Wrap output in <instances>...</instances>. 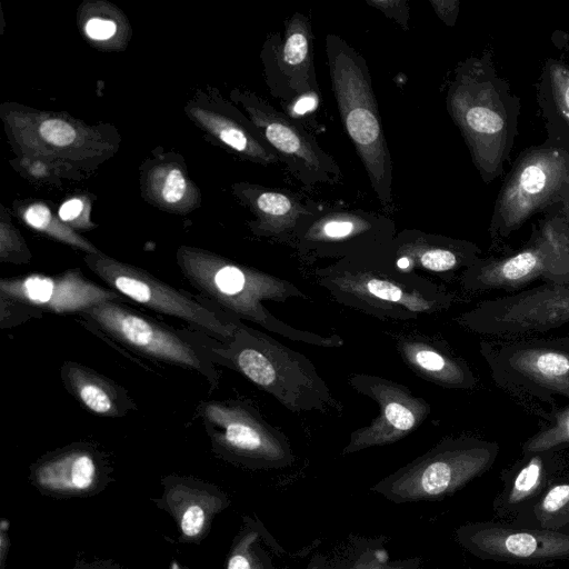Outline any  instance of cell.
<instances>
[{
  "mask_svg": "<svg viewBox=\"0 0 569 569\" xmlns=\"http://www.w3.org/2000/svg\"><path fill=\"white\" fill-rule=\"evenodd\" d=\"M187 183L179 169H172L166 176L161 187V197L169 203H176L184 196Z\"/></svg>",
  "mask_w": 569,
  "mask_h": 569,
  "instance_id": "29",
  "label": "cell"
},
{
  "mask_svg": "<svg viewBox=\"0 0 569 569\" xmlns=\"http://www.w3.org/2000/svg\"><path fill=\"white\" fill-rule=\"evenodd\" d=\"M548 174L546 170L538 164L527 166L520 173L518 180V196L527 201L533 199L542 193L548 186Z\"/></svg>",
  "mask_w": 569,
  "mask_h": 569,
  "instance_id": "23",
  "label": "cell"
},
{
  "mask_svg": "<svg viewBox=\"0 0 569 569\" xmlns=\"http://www.w3.org/2000/svg\"><path fill=\"white\" fill-rule=\"evenodd\" d=\"M170 569H189V568L181 565L180 562L173 561L170 566Z\"/></svg>",
  "mask_w": 569,
  "mask_h": 569,
  "instance_id": "39",
  "label": "cell"
},
{
  "mask_svg": "<svg viewBox=\"0 0 569 569\" xmlns=\"http://www.w3.org/2000/svg\"><path fill=\"white\" fill-rule=\"evenodd\" d=\"M179 266L197 290L231 317L251 321L267 331L297 342L322 348L343 345L342 338L336 333L322 336L295 328L264 307L263 301L308 299L306 292L287 279L196 250L181 252Z\"/></svg>",
  "mask_w": 569,
  "mask_h": 569,
  "instance_id": "2",
  "label": "cell"
},
{
  "mask_svg": "<svg viewBox=\"0 0 569 569\" xmlns=\"http://www.w3.org/2000/svg\"><path fill=\"white\" fill-rule=\"evenodd\" d=\"M385 249L316 268L315 282L336 302L382 320H413L449 306L435 282L396 268Z\"/></svg>",
  "mask_w": 569,
  "mask_h": 569,
  "instance_id": "1",
  "label": "cell"
},
{
  "mask_svg": "<svg viewBox=\"0 0 569 569\" xmlns=\"http://www.w3.org/2000/svg\"><path fill=\"white\" fill-rule=\"evenodd\" d=\"M99 332L153 360L198 371L214 387L212 358L198 343L119 301H107L80 313Z\"/></svg>",
  "mask_w": 569,
  "mask_h": 569,
  "instance_id": "7",
  "label": "cell"
},
{
  "mask_svg": "<svg viewBox=\"0 0 569 569\" xmlns=\"http://www.w3.org/2000/svg\"><path fill=\"white\" fill-rule=\"evenodd\" d=\"M459 541L475 553L509 560H545L569 555V536L512 530L495 526H466Z\"/></svg>",
  "mask_w": 569,
  "mask_h": 569,
  "instance_id": "16",
  "label": "cell"
},
{
  "mask_svg": "<svg viewBox=\"0 0 569 569\" xmlns=\"http://www.w3.org/2000/svg\"><path fill=\"white\" fill-rule=\"evenodd\" d=\"M397 232L395 221L381 213L316 206L300 219L288 246L306 261H337L380 251Z\"/></svg>",
  "mask_w": 569,
  "mask_h": 569,
  "instance_id": "6",
  "label": "cell"
},
{
  "mask_svg": "<svg viewBox=\"0 0 569 569\" xmlns=\"http://www.w3.org/2000/svg\"><path fill=\"white\" fill-rule=\"evenodd\" d=\"M569 501V485H559L553 487L546 495L542 508L548 512L560 510Z\"/></svg>",
  "mask_w": 569,
  "mask_h": 569,
  "instance_id": "33",
  "label": "cell"
},
{
  "mask_svg": "<svg viewBox=\"0 0 569 569\" xmlns=\"http://www.w3.org/2000/svg\"><path fill=\"white\" fill-rule=\"evenodd\" d=\"M325 52L343 129L377 199L382 206H389L392 202V161L367 61L336 33L326 36Z\"/></svg>",
  "mask_w": 569,
  "mask_h": 569,
  "instance_id": "4",
  "label": "cell"
},
{
  "mask_svg": "<svg viewBox=\"0 0 569 569\" xmlns=\"http://www.w3.org/2000/svg\"><path fill=\"white\" fill-rule=\"evenodd\" d=\"M266 67L270 90L284 102L319 96L313 64V34L310 19L301 12L284 22L266 43Z\"/></svg>",
  "mask_w": 569,
  "mask_h": 569,
  "instance_id": "12",
  "label": "cell"
},
{
  "mask_svg": "<svg viewBox=\"0 0 569 569\" xmlns=\"http://www.w3.org/2000/svg\"><path fill=\"white\" fill-rule=\"evenodd\" d=\"M431 6L433 7L437 14L447 23H449V19L451 18V11L455 9H451V4L453 2L448 1H435L430 0Z\"/></svg>",
  "mask_w": 569,
  "mask_h": 569,
  "instance_id": "37",
  "label": "cell"
},
{
  "mask_svg": "<svg viewBox=\"0 0 569 569\" xmlns=\"http://www.w3.org/2000/svg\"><path fill=\"white\" fill-rule=\"evenodd\" d=\"M486 461L482 450L443 440L382 478L370 491L395 503L441 499L475 477Z\"/></svg>",
  "mask_w": 569,
  "mask_h": 569,
  "instance_id": "9",
  "label": "cell"
},
{
  "mask_svg": "<svg viewBox=\"0 0 569 569\" xmlns=\"http://www.w3.org/2000/svg\"><path fill=\"white\" fill-rule=\"evenodd\" d=\"M211 353L292 412L339 415L342 410V405L307 357L241 322L232 339L213 347Z\"/></svg>",
  "mask_w": 569,
  "mask_h": 569,
  "instance_id": "3",
  "label": "cell"
},
{
  "mask_svg": "<svg viewBox=\"0 0 569 569\" xmlns=\"http://www.w3.org/2000/svg\"><path fill=\"white\" fill-rule=\"evenodd\" d=\"M61 377L68 391L93 415L120 417L133 407L122 388L91 368L66 362Z\"/></svg>",
  "mask_w": 569,
  "mask_h": 569,
  "instance_id": "18",
  "label": "cell"
},
{
  "mask_svg": "<svg viewBox=\"0 0 569 569\" xmlns=\"http://www.w3.org/2000/svg\"><path fill=\"white\" fill-rule=\"evenodd\" d=\"M9 522L6 519H2L0 526V569H4V563L7 560V555L10 547L9 539Z\"/></svg>",
  "mask_w": 569,
  "mask_h": 569,
  "instance_id": "36",
  "label": "cell"
},
{
  "mask_svg": "<svg viewBox=\"0 0 569 569\" xmlns=\"http://www.w3.org/2000/svg\"><path fill=\"white\" fill-rule=\"evenodd\" d=\"M0 295L26 307L54 313H81L102 302L126 300L120 293L87 279L79 270L58 276L2 278Z\"/></svg>",
  "mask_w": 569,
  "mask_h": 569,
  "instance_id": "13",
  "label": "cell"
},
{
  "mask_svg": "<svg viewBox=\"0 0 569 569\" xmlns=\"http://www.w3.org/2000/svg\"><path fill=\"white\" fill-rule=\"evenodd\" d=\"M568 429H569V427H568Z\"/></svg>",
  "mask_w": 569,
  "mask_h": 569,
  "instance_id": "40",
  "label": "cell"
},
{
  "mask_svg": "<svg viewBox=\"0 0 569 569\" xmlns=\"http://www.w3.org/2000/svg\"><path fill=\"white\" fill-rule=\"evenodd\" d=\"M24 219L29 226L38 230H48L52 222L51 212L43 204L30 206L24 213Z\"/></svg>",
  "mask_w": 569,
  "mask_h": 569,
  "instance_id": "31",
  "label": "cell"
},
{
  "mask_svg": "<svg viewBox=\"0 0 569 569\" xmlns=\"http://www.w3.org/2000/svg\"><path fill=\"white\" fill-rule=\"evenodd\" d=\"M39 132L48 142L63 147L73 142L76 138L74 129L60 119H49L41 123Z\"/></svg>",
  "mask_w": 569,
  "mask_h": 569,
  "instance_id": "24",
  "label": "cell"
},
{
  "mask_svg": "<svg viewBox=\"0 0 569 569\" xmlns=\"http://www.w3.org/2000/svg\"><path fill=\"white\" fill-rule=\"evenodd\" d=\"M163 492L152 501L173 518L187 542H199L208 533L214 517L224 510L229 497L217 486L192 477L167 476Z\"/></svg>",
  "mask_w": 569,
  "mask_h": 569,
  "instance_id": "15",
  "label": "cell"
},
{
  "mask_svg": "<svg viewBox=\"0 0 569 569\" xmlns=\"http://www.w3.org/2000/svg\"><path fill=\"white\" fill-rule=\"evenodd\" d=\"M395 346L403 363L420 379L442 386L458 385L463 380L462 369L457 361L427 335L399 333Z\"/></svg>",
  "mask_w": 569,
  "mask_h": 569,
  "instance_id": "19",
  "label": "cell"
},
{
  "mask_svg": "<svg viewBox=\"0 0 569 569\" xmlns=\"http://www.w3.org/2000/svg\"><path fill=\"white\" fill-rule=\"evenodd\" d=\"M540 478V463L538 460H532L526 468H523L513 482L511 492V500L518 501L530 495L537 487Z\"/></svg>",
  "mask_w": 569,
  "mask_h": 569,
  "instance_id": "25",
  "label": "cell"
},
{
  "mask_svg": "<svg viewBox=\"0 0 569 569\" xmlns=\"http://www.w3.org/2000/svg\"><path fill=\"white\" fill-rule=\"evenodd\" d=\"M271 538L260 521L244 517L232 540L226 569H276L267 549Z\"/></svg>",
  "mask_w": 569,
  "mask_h": 569,
  "instance_id": "22",
  "label": "cell"
},
{
  "mask_svg": "<svg viewBox=\"0 0 569 569\" xmlns=\"http://www.w3.org/2000/svg\"><path fill=\"white\" fill-rule=\"evenodd\" d=\"M116 30L117 26L111 20L92 18L86 24L87 34L94 40L109 39L116 33Z\"/></svg>",
  "mask_w": 569,
  "mask_h": 569,
  "instance_id": "32",
  "label": "cell"
},
{
  "mask_svg": "<svg viewBox=\"0 0 569 569\" xmlns=\"http://www.w3.org/2000/svg\"><path fill=\"white\" fill-rule=\"evenodd\" d=\"M107 462L89 446H73L49 453L32 465L30 481L54 497L93 495L107 485Z\"/></svg>",
  "mask_w": 569,
  "mask_h": 569,
  "instance_id": "14",
  "label": "cell"
},
{
  "mask_svg": "<svg viewBox=\"0 0 569 569\" xmlns=\"http://www.w3.org/2000/svg\"><path fill=\"white\" fill-rule=\"evenodd\" d=\"M536 368L540 373L546 376H562L569 371V359L559 353H543L538 357Z\"/></svg>",
  "mask_w": 569,
  "mask_h": 569,
  "instance_id": "30",
  "label": "cell"
},
{
  "mask_svg": "<svg viewBox=\"0 0 569 569\" xmlns=\"http://www.w3.org/2000/svg\"><path fill=\"white\" fill-rule=\"evenodd\" d=\"M552 90L557 107L569 123V72L562 67L552 70Z\"/></svg>",
  "mask_w": 569,
  "mask_h": 569,
  "instance_id": "27",
  "label": "cell"
},
{
  "mask_svg": "<svg viewBox=\"0 0 569 569\" xmlns=\"http://www.w3.org/2000/svg\"><path fill=\"white\" fill-rule=\"evenodd\" d=\"M86 261L111 290L159 313L179 318L220 343L229 342L238 328V318L220 316L146 270L99 253H91Z\"/></svg>",
  "mask_w": 569,
  "mask_h": 569,
  "instance_id": "8",
  "label": "cell"
},
{
  "mask_svg": "<svg viewBox=\"0 0 569 569\" xmlns=\"http://www.w3.org/2000/svg\"><path fill=\"white\" fill-rule=\"evenodd\" d=\"M537 264V257L531 252H521L507 260L501 273L509 280H518L526 277Z\"/></svg>",
  "mask_w": 569,
  "mask_h": 569,
  "instance_id": "28",
  "label": "cell"
},
{
  "mask_svg": "<svg viewBox=\"0 0 569 569\" xmlns=\"http://www.w3.org/2000/svg\"><path fill=\"white\" fill-rule=\"evenodd\" d=\"M306 569H327V559L322 553H316L310 559Z\"/></svg>",
  "mask_w": 569,
  "mask_h": 569,
  "instance_id": "38",
  "label": "cell"
},
{
  "mask_svg": "<svg viewBox=\"0 0 569 569\" xmlns=\"http://www.w3.org/2000/svg\"><path fill=\"white\" fill-rule=\"evenodd\" d=\"M327 559V569H427L420 558L392 559L382 542L350 536Z\"/></svg>",
  "mask_w": 569,
  "mask_h": 569,
  "instance_id": "21",
  "label": "cell"
},
{
  "mask_svg": "<svg viewBox=\"0 0 569 569\" xmlns=\"http://www.w3.org/2000/svg\"><path fill=\"white\" fill-rule=\"evenodd\" d=\"M247 108L253 124L279 154L289 172L303 186L335 184L341 181L342 172L336 160L299 122L260 98H251Z\"/></svg>",
  "mask_w": 569,
  "mask_h": 569,
  "instance_id": "11",
  "label": "cell"
},
{
  "mask_svg": "<svg viewBox=\"0 0 569 569\" xmlns=\"http://www.w3.org/2000/svg\"><path fill=\"white\" fill-rule=\"evenodd\" d=\"M71 569H124L111 559L78 560Z\"/></svg>",
  "mask_w": 569,
  "mask_h": 569,
  "instance_id": "35",
  "label": "cell"
},
{
  "mask_svg": "<svg viewBox=\"0 0 569 569\" xmlns=\"http://www.w3.org/2000/svg\"><path fill=\"white\" fill-rule=\"evenodd\" d=\"M199 411L214 451L223 459L254 470L292 465L295 456L288 437L266 421L252 405L208 401Z\"/></svg>",
  "mask_w": 569,
  "mask_h": 569,
  "instance_id": "5",
  "label": "cell"
},
{
  "mask_svg": "<svg viewBox=\"0 0 569 569\" xmlns=\"http://www.w3.org/2000/svg\"><path fill=\"white\" fill-rule=\"evenodd\" d=\"M83 203L80 199H70L60 207L59 217L63 221H71L81 213Z\"/></svg>",
  "mask_w": 569,
  "mask_h": 569,
  "instance_id": "34",
  "label": "cell"
},
{
  "mask_svg": "<svg viewBox=\"0 0 569 569\" xmlns=\"http://www.w3.org/2000/svg\"><path fill=\"white\" fill-rule=\"evenodd\" d=\"M250 196L258 216V232L286 244L300 219L316 208L298 196L278 189L257 188Z\"/></svg>",
  "mask_w": 569,
  "mask_h": 569,
  "instance_id": "20",
  "label": "cell"
},
{
  "mask_svg": "<svg viewBox=\"0 0 569 569\" xmlns=\"http://www.w3.org/2000/svg\"><path fill=\"white\" fill-rule=\"evenodd\" d=\"M366 2L392 19L402 29H409V7L403 0H366Z\"/></svg>",
  "mask_w": 569,
  "mask_h": 569,
  "instance_id": "26",
  "label": "cell"
},
{
  "mask_svg": "<svg viewBox=\"0 0 569 569\" xmlns=\"http://www.w3.org/2000/svg\"><path fill=\"white\" fill-rule=\"evenodd\" d=\"M347 382L357 393L372 399L378 416L356 429L341 453L351 455L368 448L395 443L419 428L430 413V405L407 386L368 373H351Z\"/></svg>",
  "mask_w": 569,
  "mask_h": 569,
  "instance_id": "10",
  "label": "cell"
},
{
  "mask_svg": "<svg viewBox=\"0 0 569 569\" xmlns=\"http://www.w3.org/2000/svg\"><path fill=\"white\" fill-rule=\"evenodd\" d=\"M396 268L411 273L446 274L465 261V253L451 240L417 229L397 232L383 251Z\"/></svg>",
  "mask_w": 569,
  "mask_h": 569,
  "instance_id": "17",
  "label": "cell"
}]
</instances>
